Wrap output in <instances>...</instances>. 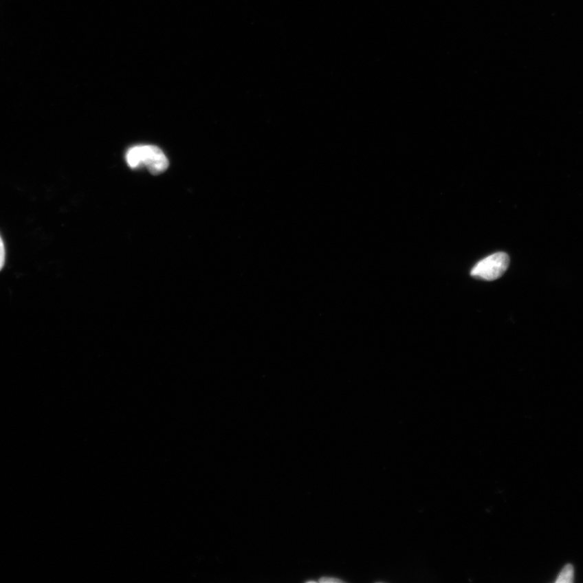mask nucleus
Listing matches in <instances>:
<instances>
[{
	"label": "nucleus",
	"mask_w": 583,
	"mask_h": 583,
	"mask_svg": "<svg viewBox=\"0 0 583 583\" xmlns=\"http://www.w3.org/2000/svg\"><path fill=\"white\" fill-rule=\"evenodd\" d=\"M4 264H6V248H4L3 241L0 236V272L2 271Z\"/></svg>",
	"instance_id": "nucleus-4"
},
{
	"label": "nucleus",
	"mask_w": 583,
	"mask_h": 583,
	"mask_svg": "<svg viewBox=\"0 0 583 583\" xmlns=\"http://www.w3.org/2000/svg\"><path fill=\"white\" fill-rule=\"evenodd\" d=\"M573 580V568L571 564H567V566H564L562 569L561 573L557 580V582L558 583H569L572 582Z\"/></svg>",
	"instance_id": "nucleus-3"
},
{
	"label": "nucleus",
	"mask_w": 583,
	"mask_h": 583,
	"mask_svg": "<svg viewBox=\"0 0 583 583\" xmlns=\"http://www.w3.org/2000/svg\"><path fill=\"white\" fill-rule=\"evenodd\" d=\"M320 582L322 583H340L343 582L342 580H338V578H329V577H322L320 580Z\"/></svg>",
	"instance_id": "nucleus-5"
},
{
	"label": "nucleus",
	"mask_w": 583,
	"mask_h": 583,
	"mask_svg": "<svg viewBox=\"0 0 583 583\" xmlns=\"http://www.w3.org/2000/svg\"><path fill=\"white\" fill-rule=\"evenodd\" d=\"M509 265V257L504 252L490 255L472 268L471 275L477 279L495 280L503 276Z\"/></svg>",
	"instance_id": "nucleus-2"
},
{
	"label": "nucleus",
	"mask_w": 583,
	"mask_h": 583,
	"mask_svg": "<svg viewBox=\"0 0 583 583\" xmlns=\"http://www.w3.org/2000/svg\"><path fill=\"white\" fill-rule=\"evenodd\" d=\"M127 165L133 170L146 168L152 175H158L168 167V160L160 148L155 145H136L127 150Z\"/></svg>",
	"instance_id": "nucleus-1"
}]
</instances>
